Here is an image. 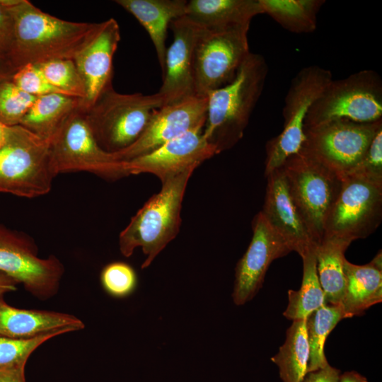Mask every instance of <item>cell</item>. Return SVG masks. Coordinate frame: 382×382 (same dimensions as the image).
I'll return each mask as SVG.
<instances>
[{
  "label": "cell",
  "mask_w": 382,
  "mask_h": 382,
  "mask_svg": "<svg viewBox=\"0 0 382 382\" xmlns=\"http://www.w3.org/2000/svg\"><path fill=\"white\" fill-rule=\"evenodd\" d=\"M16 71L9 60L0 57V82L11 79Z\"/></svg>",
  "instance_id": "ab89813d"
},
{
  "label": "cell",
  "mask_w": 382,
  "mask_h": 382,
  "mask_svg": "<svg viewBox=\"0 0 382 382\" xmlns=\"http://www.w3.org/2000/svg\"><path fill=\"white\" fill-rule=\"evenodd\" d=\"M252 228L251 241L235 269L232 298L237 306L250 301L261 288L270 264L291 252L261 211L254 217Z\"/></svg>",
  "instance_id": "9a60e30c"
},
{
  "label": "cell",
  "mask_w": 382,
  "mask_h": 382,
  "mask_svg": "<svg viewBox=\"0 0 382 382\" xmlns=\"http://www.w3.org/2000/svg\"><path fill=\"white\" fill-rule=\"evenodd\" d=\"M381 127L382 120L371 123L331 121L305 129L299 151L343 179L361 160Z\"/></svg>",
  "instance_id": "8fae6325"
},
{
  "label": "cell",
  "mask_w": 382,
  "mask_h": 382,
  "mask_svg": "<svg viewBox=\"0 0 382 382\" xmlns=\"http://www.w3.org/2000/svg\"><path fill=\"white\" fill-rule=\"evenodd\" d=\"M347 175L382 183V127L377 131L362 158Z\"/></svg>",
  "instance_id": "836d02e7"
},
{
  "label": "cell",
  "mask_w": 382,
  "mask_h": 382,
  "mask_svg": "<svg viewBox=\"0 0 382 382\" xmlns=\"http://www.w3.org/2000/svg\"><path fill=\"white\" fill-rule=\"evenodd\" d=\"M50 151L56 175L86 171L108 180L129 175L126 163L116 160L98 145L80 108L69 116L50 141Z\"/></svg>",
  "instance_id": "9c48e42d"
},
{
  "label": "cell",
  "mask_w": 382,
  "mask_h": 382,
  "mask_svg": "<svg viewBox=\"0 0 382 382\" xmlns=\"http://www.w3.org/2000/svg\"><path fill=\"white\" fill-rule=\"evenodd\" d=\"M345 288L340 305L348 318L361 316L382 301V255L368 264L357 265L344 260Z\"/></svg>",
  "instance_id": "44dd1931"
},
{
  "label": "cell",
  "mask_w": 382,
  "mask_h": 382,
  "mask_svg": "<svg viewBox=\"0 0 382 382\" xmlns=\"http://www.w3.org/2000/svg\"><path fill=\"white\" fill-rule=\"evenodd\" d=\"M9 127H7L0 122V148L5 143L8 133Z\"/></svg>",
  "instance_id": "b9f144b4"
},
{
  "label": "cell",
  "mask_w": 382,
  "mask_h": 382,
  "mask_svg": "<svg viewBox=\"0 0 382 382\" xmlns=\"http://www.w3.org/2000/svg\"><path fill=\"white\" fill-rule=\"evenodd\" d=\"M193 172L187 170L161 181L159 192L145 202L120 233L119 247L125 257L141 248L146 255L142 269L148 267L179 233L182 204Z\"/></svg>",
  "instance_id": "3957f363"
},
{
  "label": "cell",
  "mask_w": 382,
  "mask_h": 382,
  "mask_svg": "<svg viewBox=\"0 0 382 382\" xmlns=\"http://www.w3.org/2000/svg\"><path fill=\"white\" fill-rule=\"evenodd\" d=\"M173 40L167 48L162 85L158 93L164 105L196 96L195 86V51L202 26L183 16L170 25Z\"/></svg>",
  "instance_id": "e0dca14e"
},
{
  "label": "cell",
  "mask_w": 382,
  "mask_h": 382,
  "mask_svg": "<svg viewBox=\"0 0 382 382\" xmlns=\"http://www.w3.org/2000/svg\"><path fill=\"white\" fill-rule=\"evenodd\" d=\"M100 282L109 295L115 298H124L130 295L136 289L137 276L129 264L115 262L103 269Z\"/></svg>",
  "instance_id": "d6a6232c"
},
{
  "label": "cell",
  "mask_w": 382,
  "mask_h": 382,
  "mask_svg": "<svg viewBox=\"0 0 382 382\" xmlns=\"http://www.w3.org/2000/svg\"><path fill=\"white\" fill-rule=\"evenodd\" d=\"M250 25L224 28H202L195 51L197 96L207 95L229 83L249 54Z\"/></svg>",
  "instance_id": "30bf717a"
},
{
  "label": "cell",
  "mask_w": 382,
  "mask_h": 382,
  "mask_svg": "<svg viewBox=\"0 0 382 382\" xmlns=\"http://www.w3.org/2000/svg\"><path fill=\"white\" fill-rule=\"evenodd\" d=\"M267 73L264 57L250 52L233 81L207 95L203 135L218 154L232 148L243 137Z\"/></svg>",
  "instance_id": "7a4b0ae2"
},
{
  "label": "cell",
  "mask_w": 382,
  "mask_h": 382,
  "mask_svg": "<svg viewBox=\"0 0 382 382\" xmlns=\"http://www.w3.org/2000/svg\"><path fill=\"white\" fill-rule=\"evenodd\" d=\"M14 1L0 0V57L8 60L14 43L15 20L12 11Z\"/></svg>",
  "instance_id": "d590c367"
},
{
  "label": "cell",
  "mask_w": 382,
  "mask_h": 382,
  "mask_svg": "<svg viewBox=\"0 0 382 382\" xmlns=\"http://www.w3.org/2000/svg\"><path fill=\"white\" fill-rule=\"evenodd\" d=\"M14 43L9 61L16 70L25 64L74 59L96 34L100 23L72 22L41 11L28 0H15Z\"/></svg>",
  "instance_id": "6da1fadb"
},
{
  "label": "cell",
  "mask_w": 382,
  "mask_h": 382,
  "mask_svg": "<svg viewBox=\"0 0 382 382\" xmlns=\"http://www.w3.org/2000/svg\"><path fill=\"white\" fill-rule=\"evenodd\" d=\"M216 154V149L204 138L203 129H199L186 132L149 154L125 162L129 175L151 173L161 182L195 170Z\"/></svg>",
  "instance_id": "2e32d148"
},
{
  "label": "cell",
  "mask_w": 382,
  "mask_h": 382,
  "mask_svg": "<svg viewBox=\"0 0 382 382\" xmlns=\"http://www.w3.org/2000/svg\"><path fill=\"white\" fill-rule=\"evenodd\" d=\"M316 249L303 255V279L301 287L288 291V305L284 316L289 320L306 319L313 312L326 304L324 292L319 282Z\"/></svg>",
  "instance_id": "83f0119b"
},
{
  "label": "cell",
  "mask_w": 382,
  "mask_h": 382,
  "mask_svg": "<svg viewBox=\"0 0 382 382\" xmlns=\"http://www.w3.org/2000/svg\"><path fill=\"white\" fill-rule=\"evenodd\" d=\"M340 371L330 364L325 368L308 372L303 382H337Z\"/></svg>",
  "instance_id": "8d00e7d4"
},
{
  "label": "cell",
  "mask_w": 382,
  "mask_h": 382,
  "mask_svg": "<svg viewBox=\"0 0 382 382\" xmlns=\"http://www.w3.org/2000/svg\"><path fill=\"white\" fill-rule=\"evenodd\" d=\"M81 99L61 93L37 97L20 125L50 141L64 122L79 108Z\"/></svg>",
  "instance_id": "cb8c5ba5"
},
{
  "label": "cell",
  "mask_w": 382,
  "mask_h": 382,
  "mask_svg": "<svg viewBox=\"0 0 382 382\" xmlns=\"http://www.w3.org/2000/svg\"><path fill=\"white\" fill-rule=\"evenodd\" d=\"M67 333L56 331L30 339H16L0 335V369L26 365L34 351L47 340Z\"/></svg>",
  "instance_id": "4dcf8cb0"
},
{
  "label": "cell",
  "mask_w": 382,
  "mask_h": 382,
  "mask_svg": "<svg viewBox=\"0 0 382 382\" xmlns=\"http://www.w3.org/2000/svg\"><path fill=\"white\" fill-rule=\"evenodd\" d=\"M306 321L293 320L284 344L271 358L279 369L282 382H303L307 374L310 351Z\"/></svg>",
  "instance_id": "484cf974"
},
{
  "label": "cell",
  "mask_w": 382,
  "mask_h": 382,
  "mask_svg": "<svg viewBox=\"0 0 382 382\" xmlns=\"http://www.w3.org/2000/svg\"><path fill=\"white\" fill-rule=\"evenodd\" d=\"M339 120L359 123L382 120V80L378 73L366 69L332 79L310 108L305 129Z\"/></svg>",
  "instance_id": "52a82bcc"
},
{
  "label": "cell",
  "mask_w": 382,
  "mask_h": 382,
  "mask_svg": "<svg viewBox=\"0 0 382 382\" xmlns=\"http://www.w3.org/2000/svg\"><path fill=\"white\" fill-rule=\"evenodd\" d=\"M164 104L158 92L150 95L125 94L110 86L93 105L82 111L98 145L104 151L114 154L134 143L154 111Z\"/></svg>",
  "instance_id": "277c9868"
},
{
  "label": "cell",
  "mask_w": 382,
  "mask_h": 382,
  "mask_svg": "<svg viewBox=\"0 0 382 382\" xmlns=\"http://www.w3.org/2000/svg\"><path fill=\"white\" fill-rule=\"evenodd\" d=\"M258 14V0H190L185 15L204 28L216 29L250 25Z\"/></svg>",
  "instance_id": "603a6c76"
},
{
  "label": "cell",
  "mask_w": 382,
  "mask_h": 382,
  "mask_svg": "<svg viewBox=\"0 0 382 382\" xmlns=\"http://www.w3.org/2000/svg\"><path fill=\"white\" fill-rule=\"evenodd\" d=\"M36 65L62 94L81 100L85 98V86L74 59H56Z\"/></svg>",
  "instance_id": "f546056e"
},
{
  "label": "cell",
  "mask_w": 382,
  "mask_h": 382,
  "mask_svg": "<svg viewBox=\"0 0 382 382\" xmlns=\"http://www.w3.org/2000/svg\"><path fill=\"white\" fill-rule=\"evenodd\" d=\"M35 97L16 86L11 79L0 82V122L7 127L20 125Z\"/></svg>",
  "instance_id": "1f68e13d"
},
{
  "label": "cell",
  "mask_w": 382,
  "mask_h": 382,
  "mask_svg": "<svg viewBox=\"0 0 382 382\" xmlns=\"http://www.w3.org/2000/svg\"><path fill=\"white\" fill-rule=\"evenodd\" d=\"M57 175L50 141L18 125L9 127L0 148V192L33 198L48 193Z\"/></svg>",
  "instance_id": "5b68a950"
},
{
  "label": "cell",
  "mask_w": 382,
  "mask_h": 382,
  "mask_svg": "<svg viewBox=\"0 0 382 382\" xmlns=\"http://www.w3.org/2000/svg\"><path fill=\"white\" fill-rule=\"evenodd\" d=\"M381 220L382 183L347 175L327 216L323 238L352 243L373 233Z\"/></svg>",
  "instance_id": "7c38bea8"
},
{
  "label": "cell",
  "mask_w": 382,
  "mask_h": 382,
  "mask_svg": "<svg viewBox=\"0 0 382 382\" xmlns=\"http://www.w3.org/2000/svg\"><path fill=\"white\" fill-rule=\"evenodd\" d=\"M120 38L119 24L110 18L100 23L93 38L74 59L86 89L85 98L80 101L82 110L88 109L112 86L113 57Z\"/></svg>",
  "instance_id": "ac0fdd59"
},
{
  "label": "cell",
  "mask_w": 382,
  "mask_h": 382,
  "mask_svg": "<svg viewBox=\"0 0 382 382\" xmlns=\"http://www.w3.org/2000/svg\"><path fill=\"white\" fill-rule=\"evenodd\" d=\"M265 202L261 212L289 249L302 257L317 248L299 214L281 168L267 176Z\"/></svg>",
  "instance_id": "d6986e66"
},
{
  "label": "cell",
  "mask_w": 382,
  "mask_h": 382,
  "mask_svg": "<svg viewBox=\"0 0 382 382\" xmlns=\"http://www.w3.org/2000/svg\"><path fill=\"white\" fill-rule=\"evenodd\" d=\"M25 366L0 369V382H26Z\"/></svg>",
  "instance_id": "74e56055"
},
{
  "label": "cell",
  "mask_w": 382,
  "mask_h": 382,
  "mask_svg": "<svg viewBox=\"0 0 382 382\" xmlns=\"http://www.w3.org/2000/svg\"><path fill=\"white\" fill-rule=\"evenodd\" d=\"M0 272L44 301L57 294L64 267L54 255L38 257L30 238L0 224Z\"/></svg>",
  "instance_id": "4fadbf2b"
},
{
  "label": "cell",
  "mask_w": 382,
  "mask_h": 382,
  "mask_svg": "<svg viewBox=\"0 0 382 382\" xmlns=\"http://www.w3.org/2000/svg\"><path fill=\"white\" fill-rule=\"evenodd\" d=\"M347 318L341 305L326 303L306 318L310 351L307 373L325 368L329 364L324 352L325 340L337 324Z\"/></svg>",
  "instance_id": "f1b7e54d"
},
{
  "label": "cell",
  "mask_w": 382,
  "mask_h": 382,
  "mask_svg": "<svg viewBox=\"0 0 382 382\" xmlns=\"http://www.w3.org/2000/svg\"><path fill=\"white\" fill-rule=\"evenodd\" d=\"M85 328L76 316L53 311L22 309L8 304L0 296V335L16 339H30L56 331L66 332Z\"/></svg>",
  "instance_id": "ffe728a7"
},
{
  "label": "cell",
  "mask_w": 382,
  "mask_h": 382,
  "mask_svg": "<svg viewBox=\"0 0 382 382\" xmlns=\"http://www.w3.org/2000/svg\"><path fill=\"white\" fill-rule=\"evenodd\" d=\"M11 81L21 90L35 98L50 93L62 94L50 83L36 64H28L18 69Z\"/></svg>",
  "instance_id": "e575fe53"
},
{
  "label": "cell",
  "mask_w": 382,
  "mask_h": 382,
  "mask_svg": "<svg viewBox=\"0 0 382 382\" xmlns=\"http://www.w3.org/2000/svg\"><path fill=\"white\" fill-rule=\"evenodd\" d=\"M262 14H267L284 29L309 33L317 27V16L324 0H258Z\"/></svg>",
  "instance_id": "4316f807"
},
{
  "label": "cell",
  "mask_w": 382,
  "mask_h": 382,
  "mask_svg": "<svg viewBox=\"0 0 382 382\" xmlns=\"http://www.w3.org/2000/svg\"><path fill=\"white\" fill-rule=\"evenodd\" d=\"M337 382H369L366 377L357 371H351L340 374Z\"/></svg>",
  "instance_id": "60d3db41"
},
{
  "label": "cell",
  "mask_w": 382,
  "mask_h": 382,
  "mask_svg": "<svg viewBox=\"0 0 382 382\" xmlns=\"http://www.w3.org/2000/svg\"><path fill=\"white\" fill-rule=\"evenodd\" d=\"M350 243L340 238H324L317 246V272L327 304L341 303L345 283V253Z\"/></svg>",
  "instance_id": "d4e9b609"
},
{
  "label": "cell",
  "mask_w": 382,
  "mask_h": 382,
  "mask_svg": "<svg viewBox=\"0 0 382 382\" xmlns=\"http://www.w3.org/2000/svg\"><path fill=\"white\" fill-rule=\"evenodd\" d=\"M207 96H194L156 109L138 139L112 154L119 161H128L149 154L165 143L195 129H204Z\"/></svg>",
  "instance_id": "5bb4252c"
},
{
  "label": "cell",
  "mask_w": 382,
  "mask_h": 382,
  "mask_svg": "<svg viewBox=\"0 0 382 382\" xmlns=\"http://www.w3.org/2000/svg\"><path fill=\"white\" fill-rule=\"evenodd\" d=\"M17 284L14 279L0 272V296L15 291Z\"/></svg>",
  "instance_id": "f35d334b"
},
{
  "label": "cell",
  "mask_w": 382,
  "mask_h": 382,
  "mask_svg": "<svg viewBox=\"0 0 382 382\" xmlns=\"http://www.w3.org/2000/svg\"><path fill=\"white\" fill-rule=\"evenodd\" d=\"M332 80L331 71L318 65L306 66L294 77L282 110L283 129L265 146V176L299 151L308 111Z\"/></svg>",
  "instance_id": "ba28073f"
},
{
  "label": "cell",
  "mask_w": 382,
  "mask_h": 382,
  "mask_svg": "<svg viewBox=\"0 0 382 382\" xmlns=\"http://www.w3.org/2000/svg\"><path fill=\"white\" fill-rule=\"evenodd\" d=\"M280 168L299 214L318 246L323 238L326 219L339 195L342 178L300 151Z\"/></svg>",
  "instance_id": "8992f818"
},
{
  "label": "cell",
  "mask_w": 382,
  "mask_h": 382,
  "mask_svg": "<svg viewBox=\"0 0 382 382\" xmlns=\"http://www.w3.org/2000/svg\"><path fill=\"white\" fill-rule=\"evenodd\" d=\"M185 0H116L130 13L148 33L155 47L158 61L164 70L167 30L174 20L185 14Z\"/></svg>",
  "instance_id": "7402d4cb"
}]
</instances>
